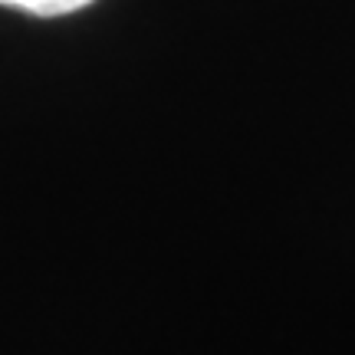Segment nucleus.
<instances>
[{"label":"nucleus","mask_w":355,"mask_h":355,"mask_svg":"<svg viewBox=\"0 0 355 355\" xmlns=\"http://www.w3.org/2000/svg\"><path fill=\"white\" fill-rule=\"evenodd\" d=\"M92 0H0V7H17V10L37 13V17H63V13L83 10Z\"/></svg>","instance_id":"1"}]
</instances>
